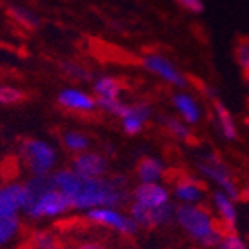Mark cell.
<instances>
[{"label":"cell","mask_w":249,"mask_h":249,"mask_svg":"<svg viewBox=\"0 0 249 249\" xmlns=\"http://www.w3.org/2000/svg\"><path fill=\"white\" fill-rule=\"evenodd\" d=\"M129 199L127 190L115 187L110 178L88 179L82 178L79 192L70 199L71 209H94V208H119Z\"/></svg>","instance_id":"cell-1"},{"label":"cell","mask_w":249,"mask_h":249,"mask_svg":"<svg viewBox=\"0 0 249 249\" xmlns=\"http://www.w3.org/2000/svg\"><path fill=\"white\" fill-rule=\"evenodd\" d=\"M176 220L187 230L194 239L202 246H216L220 244L225 230L218 220H214L208 208L197 206V204H183L176 208Z\"/></svg>","instance_id":"cell-2"},{"label":"cell","mask_w":249,"mask_h":249,"mask_svg":"<svg viewBox=\"0 0 249 249\" xmlns=\"http://www.w3.org/2000/svg\"><path fill=\"white\" fill-rule=\"evenodd\" d=\"M199 171L204 178L216 183L220 187V192H223L225 196L232 199L233 202L241 199V188L237 187V183L232 178V173L229 171L223 159L216 154L214 150H209L199 159Z\"/></svg>","instance_id":"cell-3"},{"label":"cell","mask_w":249,"mask_h":249,"mask_svg":"<svg viewBox=\"0 0 249 249\" xmlns=\"http://www.w3.org/2000/svg\"><path fill=\"white\" fill-rule=\"evenodd\" d=\"M21 159L35 176H47L56 164V150L42 140H23L19 145Z\"/></svg>","instance_id":"cell-4"},{"label":"cell","mask_w":249,"mask_h":249,"mask_svg":"<svg viewBox=\"0 0 249 249\" xmlns=\"http://www.w3.org/2000/svg\"><path fill=\"white\" fill-rule=\"evenodd\" d=\"M86 221L94 223L98 227L113 229L124 237H133L138 230V225L133 221L131 216H125L113 208H94L89 209L86 214Z\"/></svg>","instance_id":"cell-5"},{"label":"cell","mask_w":249,"mask_h":249,"mask_svg":"<svg viewBox=\"0 0 249 249\" xmlns=\"http://www.w3.org/2000/svg\"><path fill=\"white\" fill-rule=\"evenodd\" d=\"M143 68L150 73L157 75L159 79H162L164 82H167L169 86H175L179 91H185L188 88V79L183 71L178 70L175 63L171 59L164 58L160 54H148L143 58Z\"/></svg>","instance_id":"cell-6"},{"label":"cell","mask_w":249,"mask_h":249,"mask_svg":"<svg viewBox=\"0 0 249 249\" xmlns=\"http://www.w3.org/2000/svg\"><path fill=\"white\" fill-rule=\"evenodd\" d=\"M129 214L133 218V221L138 227L143 229H154L162 223H169L176 218V208L171 202L164 204L160 208H145L142 204L133 202L129 208Z\"/></svg>","instance_id":"cell-7"},{"label":"cell","mask_w":249,"mask_h":249,"mask_svg":"<svg viewBox=\"0 0 249 249\" xmlns=\"http://www.w3.org/2000/svg\"><path fill=\"white\" fill-rule=\"evenodd\" d=\"M71 169L82 178L98 179L105 178L108 173V159L101 152L86 150L82 154H77L71 162Z\"/></svg>","instance_id":"cell-8"},{"label":"cell","mask_w":249,"mask_h":249,"mask_svg":"<svg viewBox=\"0 0 249 249\" xmlns=\"http://www.w3.org/2000/svg\"><path fill=\"white\" fill-rule=\"evenodd\" d=\"M67 209H71L70 199L59 190L53 188L47 194L40 197L37 202L28 209V214L32 218H47V216H56L65 213Z\"/></svg>","instance_id":"cell-9"},{"label":"cell","mask_w":249,"mask_h":249,"mask_svg":"<svg viewBox=\"0 0 249 249\" xmlns=\"http://www.w3.org/2000/svg\"><path fill=\"white\" fill-rule=\"evenodd\" d=\"M28 208L26 187L21 183H11L0 188V216H14L18 209Z\"/></svg>","instance_id":"cell-10"},{"label":"cell","mask_w":249,"mask_h":249,"mask_svg":"<svg viewBox=\"0 0 249 249\" xmlns=\"http://www.w3.org/2000/svg\"><path fill=\"white\" fill-rule=\"evenodd\" d=\"M133 199L145 208H160L169 202V190L160 183H140L133 190Z\"/></svg>","instance_id":"cell-11"},{"label":"cell","mask_w":249,"mask_h":249,"mask_svg":"<svg viewBox=\"0 0 249 249\" xmlns=\"http://www.w3.org/2000/svg\"><path fill=\"white\" fill-rule=\"evenodd\" d=\"M152 107L148 103H134L129 105L127 113L121 119L122 131L129 136H136L145 129V125L152 119Z\"/></svg>","instance_id":"cell-12"},{"label":"cell","mask_w":249,"mask_h":249,"mask_svg":"<svg viewBox=\"0 0 249 249\" xmlns=\"http://www.w3.org/2000/svg\"><path fill=\"white\" fill-rule=\"evenodd\" d=\"M171 103L178 112L179 119L187 125H197L202 119V108H200L199 101L187 91H178L173 94Z\"/></svg>","instance_id":"cell-13"},{"label":"cell","mask_w":249,"mask_h":249,"mask_svg":"<svg viewBox=\"0 0 249 249\" xmlns=\"http://www.w3.org/2000/svg\"><path fill=\"white\" fill-rule=\"evenodd\" d=\"M58 103L67 110L79 113H91L96 110V98L80 89H63L58 94Z\"/></svg>","instance_id":"cell-14"},{"label":"cell","mask_w":249,"mask_h":249,"mask_svg":"<svg viewBox=\"0 0 249 249\" xmlns=\"http://www.w3.org/2000/svg\"><path fill=\"white\" fill-rule=\"evenodd\" d=\"M173 194L183 204H197L206 196V188L199 179L192 178V176H185V178L176 179Z\"/></svg>","instance_id":"cell-15"},{"label":"cell","mask_w":249,"mask_h":249,"mask_svg":"<svg viewBox=\"0 0 249 249\" xmlns=\"http://www.w3.org/2000/svg\"><path fill=\"white\" fill-rule=\"evenodd\" d=\"M213 206L216 208L218 214H220V223L227 233L235 232V221H237V209L233 206V200L229 199L223 192H214L213 194Z\"/></svg>","instance_id":"cell-16"},{"label":"cell","mask_w":249,"mask_h":249,"mask_svg":"<svg viewBox=\"0 0 249 249\" xmlns=\"http://www.w3.org/2000/svg\"><path fill=\"white\" fill-rule=\"evenodd\" d=\"M166 175V164L159 157H143L136 167L140 183H159Z\"/></svg>","instance_id":"cell-17"},{"label":"cell","mask_w":249,"mask_h":249,"mask_svg":"<svg viewBox=\"0 0 249 249\" xmlns=\"http://www.w3.org/2000/svg\"><path fill=\"white\" fill-rule=\"evenodd\" d=\"M213 110H214L216 125H218V131H220L221 136H223L225 140H229V142L237 140V136H239L237 124H235V121H233L232 113L229 112L227 105L220 100H214V103H213Z\"/></svg>","instance_id":"cell-18"},{"label":"cell","mask_w":249,"mask_h":249,"mask_svg":"<svg viewBox=\"0 0 249 249\" xmlns=\"http://www.w3.org/2000/svg\"><path fill=\"white\" fill-rule=\"evenodd\" d=\"M51 179H53V187L61 194H65L68 199H71L82 185V176L77 175L73 169L56 171L54 175H51Z\"/></svg>","instance_id":"cell-19"},{"label":"cell","mask_w":249,"mask_h":249,"mask_svg":"<svg viewBox=\"0 0 249 249\" xmlns=\"http://www.w3.org/2000/svg\"><path fill=\"white\" fill-rule=\"evenodd\" d=\"M92 91L98 98H103V100H117V98H121L122 91V84L115 79V77H98L94 79L92 82Z\"/></svg>","instance_id":"cell-20"},{"label":"cell","mask_w":249,"mask_h":249,"mask_svg":"<svg viewBox=\"0 0 249 249\" xmlns=\"http://www.w3.org/2000/svg\"><path fill=\"white\" fill-rule=\"evenodd\" d=\"M25 187H26V194H28V208H26V211H28V209L32 208L44 194H47V192L54 188L51 175L35 176V178H32L28 183H25Z\"/></svg>","instance_id":"cell-21"},{"label":"cell","mask_w":249,"mask_h":249,"mask_svg":"<svg viewBox=\"0 0 249 249\" xmlns=\"http://www.w3.org/2000/svg\"><path fill=\"white\" fill-rule=\"evenodd\" d=\"M159 124H162L164 127L169 131V134L176 138V140H181V142H188L192 138V129L190 125H187L181 119H176V117L171 115H160L157 119Z\"/></svg>","instance_id":"cell-22"},{"label":"cell","mask_w":249,"mask_h":249,"mask_svg":"<svg viewBox=\"0 0 249 249\" xmlns=\"http://www.w3.org/2000/svg\"><path fill=\"white\" fill-rule=\"evenodd\" d=\"M63 145H65L67 150L73 152V154H82V152L89 150L91 142H89V138L84 133H79V131H68V133H65V136H63Z\"/></svg>","instance_id":"cell-23"},{"label":"cell","mask_w":249,"mask_h":249,"mask_svg":"<svg viewBox=\"0 0 249 249\" xmlns=\"http://www.w3.org/2000/svg\"><path fill=\"white\" fill-rule=\"evenodd\" d=\"M61 71L67 77L73 80H79V82H94V73L89 71L86 67L79 65V63L73 61H63L61 63Z\"/></svg>","instance_id":"cell-24"},{"label":"cell","mask_w":249,"mask_h":249,"mask_svg":"<svg viewBox=\"0 0 249 249\" xmlns=\"http://www.w3.org/2000/svg\"><path fill=\"white\" fill-rule=\"evenodd\" d=\"M9 16L13 18L19 26H25L28 30H35L38 26V23H40L38 18L32 11H28L26 7H19V5L9 7Z\"/></svg>","instance_id":"cell-25"},{"label":"cell","mask_w":249,"mask_h":249,"mask_svg":"<svg viewBox=\"0 0 249 249\" xmlns=\"http://www.w3.org/2000/svg\"><path fill=\"white\" fill-rule=\"evenodd\" d=\"M30 246L34 249H65L61 241L51 232H35L30 239Z\"/></svg>","instance_id":"cell-26"},{"label":"cell","mask_w":249,"mask_h":249,"mask_svg":"<svg viewBox=\"0 0 249 249\" xmlns=\"http://www.w3.org/2000/svg\"><path fill=\"white\" fill-rule=\"evenodd\" d=\"M96 108H100L101 112L110 113V115L117 117V119H122V117L127 113L129 103L121 101V98H117V100H103V98H96Z\"/></svg>","instance_id":"cell-27"},{"label":"cell","mask_w":249,"mask_h":249,"mask_svg":"<svg viewBox=\"0 0 249 249\" xmlns=\"http://www.w3.org/2000/svg\"><path fill=\"white\" fill-rule=\"evenodd\" d=\"M19 229V221L14 216H0V244L7 242Z\"/></svg>","instance_id":"cell-28"},{"label":"cell","mask_w":249,"mask_h":249,"mask_svg":"<svg viewBox=\"0 0 249 249\" xmlns=\"http://www.w3.org/2000/svg\"><path fill=\"white\" fill-rule=\"evenodd\" d=\"M235 59L239 63L241 70L244 71L246 79L249 80V40L248 38H242L235 47Z\"/></svg>","instance_id":"cell-29"},{"label":"cell","mask_w":249,"mask_h":249,"mask_svg":"<svg viewBox=\"0 0 249 249\" xmlns=\"http://www.w3.org/2000/svg\"><path fill=\"white\" fill-rule=\"evenodd\" d=\"M25 100V92L16 88L9 86H0V103L2 105H14Z\"/></svg>","instance_id":"cell-30"},{"label":"cell","mask_w":249,"mask_h":249,"mask_svg":"<svg viewBox=\"0 0 249 249\" xmlns=\"http://www.w3.org/2000/svg\"><path fill=\"white\" fill-rule=\"evenodd\" d=\"M218 246H220V249H246L244 242L235 235V232L227 233V235L221 237V241Z\"/></svg>","instance_id":"cell-31"},{"label":"cell","mask_w":249,"mask_h":249,"mask_svg":"<svg viewBox=\"0 0 249 249\" xmlns=\"http://www.w3.org/2000/svg\"><path fill=\"white\" fill-rule=\"evenodd\" d=\"M178 5L192 14H202L204 13V2L202 0H176Z\"/></svg>","instance_id":"cell-32"},{"label":"cell","mask_w":249,"mask_h":249,"mask_svg":"<svg viewBox=\"0 0 249 249\" xmlns=\"http://www.w3.org/2000/svg\"><path fill=\"white\" fill-rule=\"evenodd\" d=\"M75 249H107V246L98 241H84V242H80V244H77Z\"/></svg>","instance_id":"cell-33"},{"label":"cell","mask_w":249,"mask_h":249,"mask_svg":"<svg viewBox=\"0 0 249 249\" xmlns=\"http://www.w3.org/2000/svg\"><path fill=\"white\" fill-rule=\"evenodd\" d=\"M202 92L206 94V98H211V100H216V96H218V91L214 88H211V86H204Z\"/></svg>","instance_id":"cell-34"},{"label":"cell","mask_w":249,"mask_h":249,"mask_svg":"<svg viewBox=\"0 0 249 249\" xmlns=\"http://www.w3.org/2000/svg\"><path fill=\"white\" fill-rule=\"evenodd\" d=\"M105 150H107V154L110 155V154H113V150H115V148H113V145H108V143H107V145H105Z\"/></svg>","instance_id":"cell-35"}]
</instances>
